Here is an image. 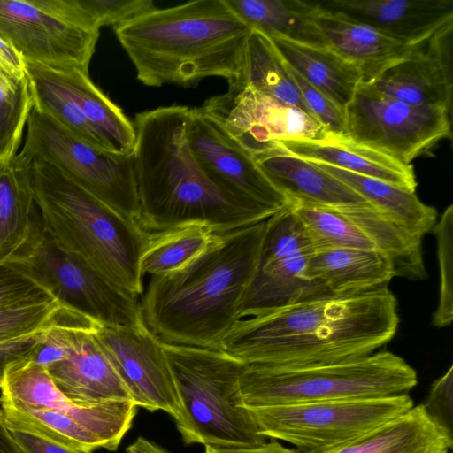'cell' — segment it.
Returning a JSON list of instances; mask_svg holds the SVG:
<instances>
[{
  "mask_svg": "<svg viewBox=\"0 0 453 453\" xmlns=\"http://www.w3.org/2000/svg\"><path fill=\"white\" fill-rule=\"evenodd\" d=\"M397 300L388 287L325 295L237 320L221 351L246 365L306 367L366 357L397 332Z\"/></svg>",
  "mask_w": 453,
  "mask_h": 453,
  "instance_id": "cell-1",
  "label": "cell"
},
{
  "mask_svg": "<svg viewBox=\"0 0 453 453\" xmlns=\"http://www.w3.org/2000/svg\"><path fill=\"white\" fill-rule=\"evenodd\" d=\"M189 110L173 104L135 115L133 160L139 226L151 234L200 224L224 234L280 211L234 196L208 177L186 141Z\"/></svg>",
  "mask_w": 453,
  "mask_h": 453,
  "instance_id": "cell-2",
  "label": "cell"
},
{
  "mask_svg": "<svg viewBox=\"0 0 453 453\" xmlns=\"http://www.w3.org/2000/svg\"><path fill=\"white\" fill-rule=\"evenodd\" d=\"M265 225L217 234L179 269L150 277L141 302L142 319L161 343L221 351L256 270Z\"/></svg>",
  "mask_w": 453,
  "mask_h": 453,
  "instance_id": "cell-3",
  "label": "cell"
},
{
  "mask_svg": "<svg viewBox=\"0 0 453 453\" xmlns=\"http://www.w3.org/2000/svg\"><path fill=\"white\" fill-rule=\"evenodd\" d=\"M113 28L137 79L150 87L196 86L212 76L230 82L253 29L226 0L155 8Z\"/></svg>",
  "mask_w": 453,
  "mask_h": 453,
  "instance_id": "cell-4",
  "label": "cell"
},
{
  "mask_svg": "<svg viewBox=\"0 0 453 453\" xmlns=\"http://www.w3.org/2000/svg\"><path fill=\"white\" fill-rule=\"evenodd\" d=\"M43 227L73 254L132 296L143 293L140 259L150 233L42 159L27 167Z\"/></svg>",
  "mask_w": 453,
  "mask_h": 453,
  "instance_id": "cell-5",
  "label": "cell"
},
{
  "mask_svg": "<svg viewBox=\"0 0 453 453\" xmlns=\"http://www.w3.org/2000/svg\"><path fill=\"white\" fill-rule=\"evenodd\" d=\"M183 417L175 423L186 444L257 447L265 443L242 406L245 364L220 350L162 343Z\"/></svg>",
  "mask_w": 453,
  "mask_h": 453,
  "instance_id": "cell-6",
  "label": "cell"
},
{
  "mask_svg": "<svg viewBox=\"0 0 453 453\" xmlns=\"http://www.w3.org/2000/svg\"><path fill=\"white\" fill-rule=\"evenodd\" d=\"M417 372L386 350L354 360L306 367L245 365L239 380L242 406L367 399L408 394Z\"/></svg>",
  "mask_w": 453,
  "mask_h": 453,
  "instance_id": "cell-7",
  "label": "cell"
},
{
  "mask_svg": "<svg viewBox=\"0 0 453 453\" xmlns=\"http://www.w3.org/2000/svg\"><path fill=\"white\" fill-rule=\"evenodd\" d=\"M409 394L246 408L260 435L284 441L299 453H326L405 413Z\"/></svg>",
  "mask_w": 453,
  "mask_h": 453,
  "instance_id": "cell-8",
  "label": "cell"
},
{
  "mask_svg": "<svg viewBox=\"0 0 453 453\" xmlns=\"http://www.w3.org/2000/svg\"><path fill=\"white\" fill-rule=\"evenodd\" d=\"M14 159L26 166L34 159L53 165L119 214L137 222L139 201L133 153L99 150L33 107L22 150Z\"/></svg>",
  "mask_w": 453,
  "mask_h": 453,
  "instance_id": "cell-9",
  "label": "cell"
},
{
  "mask_svg": "<svg viewBox=\"0 0 453 453\" xmlns=\"http://www.w3.org/2000/svg\"><path fill=\"white\" fill-rule=\"evenodd\" d=\"M17 256L28 263L62 307L103 326L144 325L137 297L58 246L43 227L38 209L31 235Z\"/></svg>",
  "mask_w": 453,
  "mask_h": 453,
  "instance_id": "cell-10",
  "label": "cell"
},
{
  "mask_svg": "<svg viewBox=\"0 0 453 453\" xmlns=\"http://www.w3.org/2000/svg\"><path fill=\"white\" fill-rule=\"evenodd\" d=\"M0 35L26 63L88 73L99 29L73 0H0Z\"/></svg>",
  "mask_w": 453,
  "mask_h": 453,
  "instance_id": "cell-11",
  "label": "cell"
},
{
  "mask_svg": "<svg viewBox=\"0 0 453 453\" xmlns=\"http://www.w3.org/2000/svg\"><path fill=\"white\" fill-rule=\"evenodd\" d=\"M344 113L349 139L406 165L451 137V112L405 104L362 81Z\"/></svg>",
  "mask_w": 453,
  "mask_h": 453,
  "instance_id": "cell-12",
  "label": "cell"
},
{
  "mask_svg": "<svg viewBox=\"0 0 453 453\" xmlns=\"http://www.w3.org/2000/svg\"><path fill=\"white\" fill-rule=\"evenodd\" d=\"M201 108L253 157L283 140L326 141L335 136L303 111L250 87H228Z\"/></svg>",
  "mask_w": 453,
  "mask_h": 453,
  "instance_id": "cell-13",
  "label": "cell"
},
{
  "mask_svg": "<svg viewBox=\"0 0 453 453\" xmlns=\"http://www.w3.org/2000/svg\"><path fill=\"white\" fill-rule=\"evenodd\" d=\"M96 326L92 319L60 305L49 329L64 353L47 371L58 390L73 402H134L129 389L96 341Z\"/></svg>",
  "mask_w": 453,
  "mask_h": 453,
  "instance_id": "cell-14",
  "label": "cell"
},
{
  "mask_svg": "<svg viewBox=\"0 0 453 453\" xmlns=\"http://www.w3.org/2000/svg\"><path fill=\"white\" fill-rule=\"evenodd\" d=\"M94 334L137 406L164 411L175 423L183 408L162 343L144 325L136 327L97 324Z\"/></svg>",
  "mask_w": 453,
  "mask_h": 453,
  "instance_id": "cell-15",
  "label": "cell"
},
{
  "mask_svg": "<svg viewBox=\"0 0 453 453\" xmlns=\"http://www.w3.org/2000/svg\"><path fill=\"white\" fill-rule=\"evenodd\" d=\"M185 137L203 171L226 191L279 210L291 206L253 156L201 107L190 108Z\"/></svg>",
  "mask_w": 453,
  "mask_h": 453,
  "instance_id": "cell-16",
  "label": "cell"
},
{
  "mask_svg": "<svg viewBox=\"0 0 453 453\" xmlns=\"http://www.w3.org/2000/svg\"><path fill=\"white\" fill-rule=\"evenodd\" d=\"M0 401L61 411L99 436L116 450L131 428L137 405L130 400H107L79 403L54 385L47 368L31 359L10 366L0 387Z\"/></svg>",
  "mask_w": 453,
  "mask_h": 453,
  "instance_id": "cell-17",
  "label": "cell"
},
{
  "mask_svg": "<svg viewBox=\"0 0 453 453\" xmlns=\"http://www.w3.org/2000/svg\"><path fill=\"white\" fill-rule=\"evenodd\" d=\"M452 32L453 23L415 44L369 84L405 104L451 112Z\"/></svg>",
  "mask_w": 453,
  "mask_h": 453,
  "instance_id": "cell-18",
  "label": "cell"
},
{
  "mask_svg": "<svg viewBox=\"0 0 453 453\" xmlns=\"http://www.w3.org/2000/svg\"><path fill=\"white\" fill-rule=\"evenodd\" d=\"M328 12L368 25L407 45L453 23V0H326Z\"/></svg>",
  "mask_w": 453,
  "mask_h": 453,
  "instance_id": "cell-19",
  "label": "cell"
},
{
  "mask_svg": "<svg viewBox=\"0 0 453 453\" xmlns=\"http://www.w3.org/2000/svg\"><path fill=\"white\" fill-rule=\"evenodd\" d=\"M313 252L306 250L266 263H257L237 306V320L330 295L308 274V261Z\"/></svg>",
  "mask_w": 453,
  "mask_h": 453,
  "instance_id": "cell-20",
  "label": "cell"
},
{
  "mask_svg": "<svg viewBox=\"0 0 453 453\" xmlns=\"http://www.w3.org/2000/svg\"><path fill=\"white\" fill-rule=\"evenodd\" d=\"M273 147L310 162L372 177L410 192H415L418 185L412 165L403 164L348 136H334L326 141L283 140Z\"/></svg>",
  "mask_w": 453,
  "mask_h": 453,
  "instance_id": "cell-21",
  "label": "cell"
},
{
  "mask_svg": "<svg viewBox=\"0 0 453 453\" xmlns=\"http://www.w3.org/2000/svg\"><path fill=\"white\" fill-rule=\"evenodd\" d=\"M316 20L326 46L354 65L365 83L372 82L414 46L404 44L368 25L322 9L319 4Z\"/></svg>",
  "mask_w": 453,
  "mask_h": 453,
  "instance_id": "cell-22",
  "label": "cell"
},
{
  "mask_svg": "<svg viewBox=\"0 0 453 453\" xmlns=\"http://www.w3.org/2000/svg\"><path fill=\"white\" fill-rule=\"evenodd\" d=\"M269 180L291 202L303 201L326 206L368 203L349 187L312 162L278 147L253 157Z\"/></svg>",
  "mask_w": 453,
  "mask_h": 453,
  "instance_id": "cell-23",
  "label": "cell"
},
{
  "mask_svg": "<svg viewBox=\"0 0 453 453\" xmlns=\"http://www.w3.org/2000/svg\"><path fill=\"white\" fill-rule=\"evenodd\" d=\"M452 434L423 404L326 453H449Z\"/></svg>",
  "mask_w": 453,
  "mask_h": 453,
  "instance_id": "cell-24",
  "label": "cell"
},
{
  "mask_svg": "<svg viewBox=\"0 0 453 453\" xmlns=\"http://www.w3.org/2000/svg\"><path fill=\"white\" fill-rule=\"evenodd\" d=\"M310 277L334 295L388 287L395 277L388 257L378 250L333 248L314 250L307 266Z\"/></svg>",
  "mask_w": 453,
  "mask_h": 453,
  "instance_id": "cell-25",
  "label": "cell"
},
{
  "mask_svg": "<svg viewBox=\"0 0 453 453\" xmlns=\"http://www.w3.org/2000/svg\"><path fill=\"white\" fill-rule=\"evenodd\" d=\"M267 36L291 69L345 111L362 81L354 65L327 47L306 45L279 35Z\"/></svg>",
  "mask_w": 453,
  "mask_h": 453,
  "instance_id": "cell-26",
  "label": "cell"
},
{
  "mask_svg": "<svg viewBox=\"0 0 453 453\" xmlns=\"http://www.w3.org/2000/svg\"><path fill=\"white\" fill-rule=\"evenodd\" d=\"M333 208L358 226L376 249L388 257L395 276L414 280L427 277L422 254L423 237L369 203Z\"/></svg>",
  "mask_w": 453,
  "mask_h": 453,
  "instance_id": "cell-27",
  "label": "cell"
},
{
  "mask_svg": "<svg viewBox=\"0 0 453 453\" xmlns=\"http://www.w3.org/2000/svg\"><path fill=\"white\" fill-rule=\"evenodd\" d=\"M37 65L46 78L75 103L107 137L118 154L133 153L135 141L133 122L92 82L88 73L75 68L56 70Z\"/></svg>",
  "mask_w": 453,
  "mask_h": 453,
  "instance_id": "cell-28",
  "label": "cell"
},
{
  "mask_svg": "<svg viewBox=\"0 0 453 453\" xmlns=\"http://www.w3.org/2000/svg\"><path fill=\"white\" fill-rule=\"evenodd\" d=\"M249 26L267 35L326 47L316 20L317 2L302 0H226Z\"/></svg>",
  "mask_w": 453,
  "mask_h": 453,
  "instance_id": "cell-29",
  "label": "cell"
},
{
  "mask_svg": "<svg viewBox=\"0 0 453 453\" xmlns=\"http://www.w3.org/2000/svg\"><path fill=\"white\" fill-rule=\"evenodd\" d=\"M228 87H250L311 116L288 64L272 40L257 29L253 28L250 33L239 73L234 80L228 82Z\"/></svg>",
  "mask_w": 453,
  "mask_h": 453,
  "instance_id": "cell-30",
  "label": "cell"
},
{
  "mask_svg": "<svg viewBox=\"0 0 453 453\" xmlns=\"http://www.w3.org/2000/svg\"><path fill=\"white\" fill-rule=\"evenodd\" d=\"M27 167L14 157L0 164V262L19 253L35 225L37 207Z\"/></svg>",
  "mask_w": 453,
  "mask_h": 453,
  "instance_id": "cell-31",
  "label": "cell"
},
{
  "mask_svg": "<svg viewBox=\"0 0 453 453\" xmlns=\"http://www.w3.org/2000/svg\"><path fill=\"white\" fill-rule=\"evenodd\" d=\"M312 163L349 187L373 208L401 222L418 235L423 237L433 229L437 212L434 207L422 203L415 192L326 164Z\"/></svg>",
  "mask_w": 453,
  "mask_h": 453,
  "instance_id": "cell-32",
  "label": "cell"
},
{
  "mask_svg": "<svg viewBox=\"0 0 453 453\" xmlns=\"http://www.w3.org/2000/svg\"><path fill=\"white\" fill-rule=\"evenodd\" d=\"M0 406L8 426L86 452L108 449L99 436L61 411L4 401H0Z\"/></svg>",
  "mask_w": 453,
  "mask_h": 453,
  "instance_id": "cell-33",
  "label": "cell"
},
{
  "mask_svg": "<svg viewBox=\"0 0 453 453\" xmlns=\"http://www.w3.org/2000/svg\"><path fill=\"white\" fill-rule=\"evenodd\" d=\"M216 236L210 227L200 224L150 233L140 259V272L150 277L172 273L201 254Z\"/></svg>",
  "mask_w": 453,
  "mask_h": 453,
  "instance_id": "cell-34",
  "label": "cell"
},
{
  "mask_svg": "<svg viewBox=\"0 0 453 453\" xmlns=\"http://www.w3.org/2000/svg\"><path fill=\"white\" fill-rule=\"evenodd\" d=\"M26 65L35 110L50 116L92 146L118 154L107 137L89 121L75 103L46 78L37 65Z\"/></svg>",
  "mask_w": 453,
  "mask_h": 453,
  "instance_id": "cell-35",
  "label": "cell"
},
{
  "mask_svg": "<svg viewBox=\"0 0 453 453\" xmlns=\"http://www.w3.org/2000/svg\"><path fill=\"white\" fill-rule=\"evenodd\" d=\"M291 209L308 234L314 250L333 248L377 250L368 236L333 207L296 201Z\"/></svg>",
  "mask_w": 453,
  "mask_h": 453,
  "instance_id": "cell-36",
  "label": "cell"
},
{
  "mask_svg": "<svg viewBox=\"0 0 453 453\" xmlns=\"http://www.w3.org/2000/svg\"><path fill=\"white\" fill-rule=\"evenodd\" d=\"M34 107L30 82L0 64V164L16 155Z\"/></svg>",
  "mask_w": 453,
  "mask_h": 453,
  "instance_id": "cell-37",
  "label": "cell"
},
{
  "mask_svg": "<svg viewBox=\"0 0 453 453\" xmlns=\"http://www.w3.org/2000/svg\"><path fill=\"white\" fill-rule=\"evenodd\" d=\"M439 264V302L432 318L434 327L449 326L453 320V205H449L435 222Z\"/></svg>",
  "mask_w": 453,
  "mask_h": 453,
  "instance_id": "cell-38",
  "label": "cell"
},
{
  "mask_svg": "<svg viewBox=\"0 0 453 453\" xmlns=\"http://www.w3.org/2000/svg\"><path fill=\"white\" fill-rule=\"evenodd\" d=\"M52 300L56 299L23 257L0 262V308Z\"/></svg>",
  "mask_w": 453,
  "mask_h": 453,
  "instance_id": "cell-39",
  "label": "cell"
},
{
  "mask_svg": "<svg viewBox=\"0 0 453 453\" xmlns=\"http://www.w3.org/2000/svg\"><path fill=\"white\" fill-rule=\"evenodd\" d=\"M59 308L57 300L0 308V342L46 329Z\"/></svg>",
  "mask_w": 453,
  "mask_h": 453,
  "instance_id": "cell-40",
  "label": "cell"
},
{
  "mask_svg": "<svg viewBox=\"0 0 453 453\" xmlns=\"http://www.w3.org/2000/svg\"><path fill=\"white\" fill-rule=\"evenodd\" d=\"M82 16L93 27L123 24L157 8L151 0H73Z\"/></svg>",
  "mask_w": 453,
  "mask_h": 453,
  "instance_id": "cell-41",
  "label": "cell"
},
{
  "mask_svg": "<svg viewBox=\"0 0 453 453\" xmlns=\"http://www.w3.org/2000/svg\"><path fill=\"white\" fill-rule=\"evenodd\" d=\"M289 71L311 115L328 133L335 136H347L344 111L290 67Z\"/></svg>",
  "mask_w": 453,
  "mask_h": 453,
  "instance_id": "cell-42",
  "label": "cell"
},
{
  "mask_svg": "<svg viewBox=\"0 0 453 453\" xmlns=\"http://www.w3.org/2000/svg\"><path fill=\"white\" fill-rule=\"evenodd\" d=\"M453 367L434 381L426 403V411L441 426L452 434Z\"/></svg>",
  "mask_w": 453,
  "mask_h": 453,
  "instance_id": "cell-43",
  "label": "cell"
},
{
  "mask_svg": "<svg viewBox=\"0 0 453 453\" xmlns=\"http://www.w3.org/2000/svg\"><path fill=\"white\" fill-rule=\"evenodd\" d=\"M44 330L0 342V387L10 366L33 358L42 340Z\"/></svg>",
  "mask_w": 453,
  "mask_h": 453,
  "instance_id": "cell-44",
  "label": "cell"
},
{
  "mask_svg": "<svg viewBox=\"0 0 453 453\" xmlns=\"http://www.w3.org/2000/svg\"><path fill=\"white\" fill-rule=\"evenodd\" d=\"M7 426L22 453H93L73 449L8 425Z\"/></svg>",
  "mask_w": 453,
  "mask_h": 453,
  "instance_id": "cell-45",
  "label": "cell"
},
{
  "mask_svg": "<svg viewBox=\"0 0 453 453\" xmlns=\"http://www.w3.org/2000/svg\"><path fill=\"white\" fill-rule=\"evenodd\" d=\"M204 453H299L295 449L283 446L277 440H271L257 447L205 446Z\"/></svg>",
  "mask_w": 453,
  "mask_h": 453,
  "instance_id": "cell-46",
  "label": "cell"
},
{
  "mask_svg": "<svg viewBox=\"0 0 453 453\" xmlns=\"http://www.w3.org/2000/svg\"><path fill=\"white\" fill-rule=\"evenodd\" d=\"M0 64L19 75H27V65L15 48L0 35Z\"/></svg>",
  "mask_w": 453,
  "mask_h": 453,
  "instance_id": "cell-47",
  "label": "cell"
},
{
  "mask_svg": "<svg viewBox=\"0 0 453 453\" xmlns=\"http://www.w3.org/2000/svg\"><path fill=\"white\" fill-rule=\"evenodd\" d=\"M0 453H22L6 425L4 413L0 408Z\"/></svg>",
  "mask_w": 453,
  "mask_h": 453,
  "instance_id": "cell-48",
  "label": "cell"
},
{
  "mask_svg": "<svg viewBox=\"0 0 453 453\" xmlns=\"http://www.w3.org/2000/svg\"><path fill=\"white\" fill-rule=\"evenodd\" d=\"M127 453H170L153 441L138 437L126 449Z\"/></svg>",
  "mask_w": 453,
  "mask_h": 453,
  "instance_id": "cell-49",
  "label": "cell"
}]
</instances>
